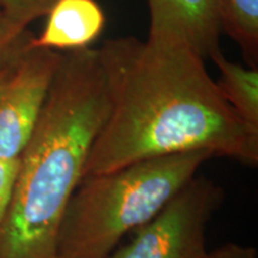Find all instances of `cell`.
I'll list each match as a JSON object with an SVG mask.
<instances>
[{"mask_svg": "<svg viewBox=\"0 0 258 258\" xmlns=\"http://www.w3.org/2000/svg\"><path fill=\"white\" fill-rule=\"evenodd\" d=\"M62 54L30 47L0 89V158L18 159L46 102Z\"/></svg>", "mask_w": 258, "mask_h": 258, "instance_id": "obj_5", "label": "cell"}, {"mask_svg": "<svg viewBox=\"0 0 258 258\" xmlns=\"http://www.w3.org/2000/svg\"><path fill=\"white\" fill-rule=\"evenodd\" d=\"M219 69L217 83L226 102L238 116L258 129V67H245L232 62L221 51L211 59Z\"/></svg>", "mask_w": 258, "mask_h": 258, "instance_id": "obj_8", "label": "cell"}, {"mask_svg": "<svg viewBox=\"0 0 258 258\" xmlns=\"http://www.w3.org/2000/svg\"><path fill=\"white\" fill-rule=\"evenodd\" d=\"M18 171V159L8 160L0 158V222L8 211Z\"/></svg>", "mask_w": 258, "mask_h": 258, "instance_id": "obj_12", "label": "cell"}, {"mask_svg": "<svg viewBox=\"0 0 258 258\" xmlns=\"http://www.w3.org/2000/svg\"><path fill=\"white\" fill-rule=\"evenodd\" d=\"M105 16L96 0H57L47 15L40 36L30 47L76 50L90 47L102 34Z\"/></svg>", "mask_w": 258, "mask_h": 258, "instance_id": "obj_7", "label": "cell"}, {"mask_svg": "<svg viewBox=\"0 0 258 258\" xmlns=\"http://www.w3.org/2000/svg\"><path fill=\"white\" fill-rule=\"evenodd\" d=\"M224 201L225 190L218 183L195 176L135 230L127 245L105 258H205L208 225Z\"/></svg>", "mask_w": 258, "mask_h": 258, "instance_id": "obj_4", "label": "cell"}, {"mask_svg": "<svg viewBox=\"0 0 258 258\" xmlns=\"http://www.w3.org/2000/svg\"><path fill=\"white\" fill-rule=\"evenodd\" d=\"M98 53L110 109L83 178L195 151L257 166L258 129L226 102L198 54L134 36L106 40Z\"/></svg>", "mask_w": 258, "mask_h": 258, "instance_id": "obj_1", "label": "cell"}, {"mask_svg": "<svg viewBox=\"0 0 258 258\" xmlns=\"http://www.w3.org/2000/svg\"><path fill=\"white\" fill-rule=\"evenodd\" d=\"M14 64H10V66H6L4 69H0V89L3 88V85H4L6 79H8V77L10 76V72H11Z\"/></svg>", "mask_w": 258, "mask_h": 258, "instance_id": "obj_14", "label": "cell"}, {"mask_svg": "<svg viewBox=\"0 0 258 258\" xmlns=\"http://www.w3.org/2000/svg\"><path fill=\"white\" fill-rule=\"evenodd\" d=\"M205 258H258L256 247L238 243H226L208 251Z\"/></svg>", "mask_w": 258, "mask_h": 258, "instance_id": "obj_13", "label": "cell"}, {"mask_svg": "<svg viewBox=\"0 0 258 258\" xmlns=\"http://www.w3.org/2000/svg\"><path fill=\"white\" fill-rule=\"evenodd\" d=\"M34 35L0 11V69L14 64L29 48Z\"/></svg>", "mask_w": 258, "mask_h": 258, "instance_id": "obj_10", "label": "cell"}, {"mask_svg": "<svg viewBox=\"0 0 258 258\" xmlns=\"http://www.w3.org/2000/svg\"><path fill=\"white\" fill-rule=\"evenodd\" d=\"M221 30L243 51L250 67L258 64V0H219Z\"/></svg>", "mask_w": 258, "mask_h": 258, "instance_id": "obj_9", "label": "cell"}, {"mask_svg": "<svg viewBox=\"0 0 258 258\" xmlns=\"http://www.w3.org/2000/svg\"><path fill=\"white\" fill-rule=\"evenodd\" d=\"M110 109L98 49L62 54L47 99L18 158L0 222V258H57V235Z\"/></svg>", "mask_w": 258, "mask_h": 258, "instance_id": "obj_2", "label": "cell"}, {"mask_svg": "<svg viewBox=\"0 0 258 258\" xmlns=\"http://www.w3.org/2000/svg\"><path fill=\"white\" fill-rule=\"evenodd\" d=\"M57 0H0V11L18 27L28 28L36 19L44 17Z\"/></svg>", "mask_w": 258, "mask_h": 258, "instance_id": "obj_11", "label": "cell"}, {"mask_svg": "<svg viewBox=\"0 0 258 258\" xmlns=\"http://www.w3.org/2000/svg\"><path fill=\"white\" fill-rule=\"evenodd\" d=\"M147 41L194 51L203 60L220 51L219 0H147Z\"/></svg>", "mask_w": 258, "mask_h": 258, "instance_id": "obj_6", "label": "cell"}, {"mask_svg": "<svg viewBox=\"0 0 258 258\" xmlns=\"http://www.w3.org/2000/svg\"><path fill=\"white\" fill-rule=\"evenodd\" d=\"M211 158L202 151L177 153L84 177L61 221L57 258H105L128 232L156 217Z\"/></svg>", "mask_w": 258, "mask_h": 258, "instance_id": "obj_3", "label": "cell"}]
</instances>
